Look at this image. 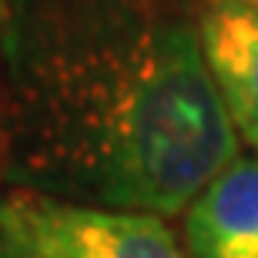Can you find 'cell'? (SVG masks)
<instances>
[{
    "instance_id": "1",
    "label": "cell",
    "mask_w": 258,
    "mask_h": 258,
    "mask_svg": "<svg viewBox=\"0 0 258 258\" xmlns=\"http://www.w3.org/2000/svg\"><path fill=\"white\" fill-rule=\"evenodd\" d=\"M0 131V184L158 218L241 158L201 0H7Z\"/></svg>"
},
{
    "instance_id": "2",
    "label": "cell",
    "mask_w": 258,
    "mask_h": 258,
    "mask_svg": "<svg viewBox=\"0 0 258 258\" xmlns=\"http://www.w3.org/2000/svg\"><path fill=\"white\" fill-rule=\"evenodd\" d=\"M0 258H188L168 218L0 184Z\"/></svg>"
},
{
    "instance_id": "3",
    "label": "cell",
    "mask_w": 258,
    "mask_h": 258,
    "mask_svg": "<svg viewBox=\"0 0 258 258\" xmlns=\"http://www.w3.org/2000/svg\"><path fill=\"white\" fill-rule=\"evenodd\" d=\"M201 47L231 124L258 154V10L201 4Z\"/></svg>"
},
{
    "instance_id": "4",
    "label": "cell",
    "mask_w": 258,
    "mask_h": 258,
    "mask_svg": "<svg viewBox=\"0 0 258 258\" xmlns=\"http://www.w3.org/2000/svg\"><path fill=\"white\" fill-rule=\"evenodd\" d=\"M188 258H258V154H241L184 211Z\"/></svg>"
},
{
    "instance_id": "5",
    "label": "cell",
    "mask_w": 258,
    "mask_h": 258,
    "mask_svg": "<svg viewBox=\"0 0 258 258\" xmlns=\"http://www.w3.org/2000/svg\"><path fill=\"white\" fill-rule=\"evenodd\" d=\"M4 20H7V0H0V40H4ZM0 174H4V131H0Z\"/></svg>"
},
{
    "instance_id": "6",
    "label": "cell",
    "mask_w": 258,
    "mask_h": 258,
    "mask_svg": "<svg viewBox=\"0 0 258 258\" xmlns=\"http://www.w3.org/2000/svg\"><path fill=\"white\" fill-rule=\"evenodd\" d=\"M201 4H235V7H251V10H258V0H201Z\"/></svg>"
}]
</instances>
